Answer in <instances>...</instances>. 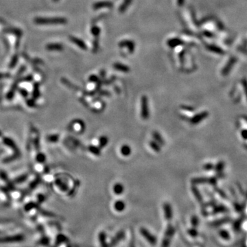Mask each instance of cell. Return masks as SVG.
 Listing matches in <instances>:
<instances>
[{
	"label": "cell",
	"instance_id": "6da1fadb",
	"mask_svg": "<svg viewBox=\"0 0 247 247\" xmlns=\"http://www.w3.org/2000/svg\"><path fill=\"white\" fill-rule=\"evenodd\" d=\"M34 23L38 25H54V24H65L67 19L61 17L56 18H37L34 19Z\"/></svg>",
	"mask_w": 247,
	"mask_h": 247
},
{
	"label": "cell",
	"instance_id": "7a4b0ae2",
	"mask_svg": "<svg viewBox=\"0 0 247 247\" xmlns=\"http://www.w3.org/2000/svg\"><path fill=\"white\" fill-rule=\"evenodd\" d=\"M141 117L143 119H148L150 117L148 99L146 96H143L141 98Z\"/></svg>",
	"mask_w": 247,
	"mask_h": 247
},
{
	"label": "cell",
	"instance_id": "3957f363",
	"mask_svg": "<svg viewBox=\"0 0 247 247\" xmlns=\"http://www.w3.org/2000/svg\"><path fill=\"white\" fill-rule=\"evenodd\" d=\"M207 116H208V113L207 111L200 112V113H198V114L195 115L194 116H193V117L190 119L189 122L193 125L198 124H199L200 122L204 120V119L207 118Z\"/></svg>",
	"mask_w": 247,
	"mask_h": 247
},
{
	"label": "cell",
	"instance_id": "277c9868",
	"mask_svg": "<svg viewBox=\"0 0 247 247\" xmlns=\"http://www.w3.org/2000/svg\"><path fill=\"white\" fill-rule=\"evenodd\" d=\"M140 232H141V234H142V235L144 237V238H145L146 240H148L150 244H153V245L156 244V242H157L156 238H155L154 237V235H152L149 231L146 230V229L142 228L140 229Z\"/></svg>",
	"mask_w": 247,
	"mask_h": 247
},
{
	"label": "cell",
	"instance_id": "5b68a950",
	"mask_svg": "<svg viewBox=\"0 0 247 247\" xmlns=\"http://www.w3.org/2000/svg\"><path fill=\"white\" fill-rule=\"evenodd\" d=\"M113 6V3L109 1H102V2H98L93 4V8L94 10H98L103 8H111Z\"/></svg>",
	"mask_w": 247,
	"mask_h": 247
},
{
	"label": "cell",
	"instance_id": "8992f818",
	"mask_svg": "<svg viewBox=\"0 0 247 247\" xmlns=\"http://www.w3.org/2000/svg\"><path fill=\"white\" fill-rule=\"evenodd\" d=\"M164 216L166 218V220H170L172 216H173V212H172V208L171 204L168 203H165L164 204Z\"/></svg>",
	"mask_w": 247,
	"mask_h": 247
},
{
	"label": "cell",
	"instance_id": "52a82bcc",
	"mask_svg": "<svg viewBox=\"0 0 247 247\" xmlns=\"http://www.w3.org/2000/svg\"><path fill=\"white\" fill-rule=\"evenodd\" d=\"M192 183L193 184H203V183H207L214 184V183H216V179L214 178H211V179H207L203 177L194 178L192 179Z\"/></svg>",
	"mask_w": 247,
	"mask_h": 247
},
{
	"label": "cell",
	"instance_id": "ba28073f",
	"mask_svg": "<svg viewBox=\"0 0 247 247\" xmlns=\"http://www.w3.org/2000/svg\"><path fill=\"white\" fill-rule=\"evenodd\" d=\"M119 47L122 48H125L126 47L129 49V51L130 53H133L134 51V49H135V43L133 41H130V40H124L121 42H119Z\"/></svg>",
	"mask_w": 247,
	"mask_h": 247
},
{
	"label": "cell",
	"instance_id": "9c48e42d",
	"mask_svg": "<svg viewBox=\"0 0 247 247\" xmlns=\"http://www.w3.org/2000/svg\"><path fill=\"white\" fill-rule=\"evenodd\" d=\"M69 39L70 41H72L73 43H75L78 47H79L80 49H83V50H86L87 49V45L85 44V43H84L83 40L80 39V38L74 37H70Z\"/></svg>",
	"mask_w": 247,
	"mask_h": 247
},
{
	"label": "cell",
	"instance_id": "30bf717a",
	"mask_svg": "<svg viewBox=\"0 0 247 247\" xmlns=\"http://www.w3.org/2000/svg\"><path fill=\"white\" fill-rule=\"evenodd\" d=\"M113 207H114V209L115 211H117L118 212H122V211H123L125 209L126 204L123 200H118L115 202Z\"/></svg>",
	"mask_w": 247,
	"mask_h": 247
},
{
	"label": "cell",
	"instance_id": "8fae6325",
	"mask_svg": "<svg viewBox=\"0 0 247 247\" xmlns=\"http://www.w3.org/2000/svg\"><path fill=\"white\" fill-rule=\"evenodd\" d=\"M113 191L114 194L116 195H121L123 194L124 191V187L122 183H117L113 185Z\"/></svg>",
	"mask_w": 247,
	"mask_h": 247
},
{
	"label": "cell",
	"instance_id": "7c38bea8",
	"mask_svg": "<svg viewBox=\"0 0 247 247\" xmlns=\"http://www.w3.org/2000/svg\"><path fill=\"white\" fill-rule=\"evenodd\" d=\"M153 137L155 142H157L158 144H159L161 146H164L165 144V141L162 137L161 134L159 133L157 130H154L153 132Z\"/></svg>",
	"mask_w": 247,
	"mask_h": 247
},
{
	"label": "cell",
	"instance_id": "4fadbf2b",
	"mask_svg": "<svg viewBox=\"0 0 247 247\" xmlns=\"http://www.w3.org/2000/svg\"><path fill=\"white\" fill-rule=\"evenodd\" d=\"M113 68L118 70L119 72H124V73H128L130 71V68H129L127 65H125L124 64H122V63H116L113 65Z\"/></svg>",
	"mask_w": 247,
	"mask_h": 247
},
{
	"label": "cell",
	"instance_id": "5bb4252c",
	"mask_svg": "<svg viewBox=\"0 0 247 247\" xmlns=\"http://www.w3.org/2000/svg\"><path fill=\"white\" fill-rule=\"evenodd\" d=\"M46 49L50 51H61L63 49V45L60 43H51L47 45Z\"/></svg>",
	"mask_w": 247,
	"mask_h": 247
},
{
	"label": "cell",
	"instance_id": "9a60e30c",
	"mask_svg": "<svg viewBox=\"0 0 247 247\" xmlns=\"http://www.w3.org/2000/svg\"><path fill=\"white\" fill-rule=\"evenodd\" d=\"M133 0H124L123 3L120 5V6L119 7L118 11L119 13H124L126 12V10L128 9L129 6L130 5V3H132Z\"/></svg>",
	"mask_w": 247,
	"mask_h": 247
},
{
	"label": "cell",
	"instance_id": "2e32d148",
	"mask_svg": "<svg viewBox=\"0 0 247 247\" xmlns=\"http://www.w3.org/2000/svg\"><path fill=\"white\" fill-rule=\"evenodd\" d=\"M167 43H168V45L169 47L175 48L176 46H178V45H181L183 43V41L181 40H180L178 38H171V39L168 40Z\"/></svg>",
	"mask_w": 247,
	"mask_h": 247
},
{
	"label": "cell",
	"instance_id": "e0dca14e",
	"mask_svg": "<svg viewBox=\"0 0 247 247\" xmlns=\"http://www.w3.org/2000/svg\"><path fill=\"white\" fill-rule=\"evenodd\" d=\"M131 152H132L131 148H130L129 145H127V144L123 145L120 148V153L124 157L129 156V155L131 154Z\"/></svg>",
	"mask_w": 247,
	"mask_h": 247
},
{
	"label": "cell",
	"instance_id": "ac0fdd59",
	"mask_svg": "<svg viewBox=\"0 0 247 247\" xmlns=\"http://www.w3.org/2000/svg\"><path fill=\"white\" fill-rule=\"evenodd\" d=\"M98 142H99L98 146L100 149H102V148H103L107 146V144L108 143V139L107 136L102 135L99 138Z\"/></svg>",
	"mask_w": 247,
	"mask_h": 247
},
{
	"label": "cell",
	"instance_id": "d6986e66",
	"mask_svg": "<svg viewBox=\"0 0 247 247\" xmlns=\"http://www.w3.org/2000/svg\"><path fill=\"white\" fill-rule=\"evenodd\" d=\"M88 150H89L91 153L96 155V156H100L101 154V149L99 148V146L90 145L88 147Z\"/></svg>",
	"mask_w": 247,
	"mask_h": 247
},
{
	"label": "cell",
	"instance_id": "ffe728a7",
	"mask_svg": "<svg viewBox=\"0 0 247 247\" xmlns=\"http://www.w3.org/2000/svg\"><path fill=\"white\" fill-rule=\"evenodd\" d=\"M3 143H4V144H6V146L10 147V148H13V149H14V150H17V146H16L15 143L11 139H9V138H7V137H6V138L3 139Z\"/></svg>",
	"mask_w": 247,
	"mask_h": 247
},
{
	"label": "cell",
	"instance_id": "44dd1931",
	"mask_svg": "<svg viewBox=\"0 0 247 247\" xmlns=\"http://www.w3.org/2000/svg\"><path fill=\"white\" fill-rule=\"evenodd\" d=\"M192 191L194 194V196H195L196 199L198 201H199V202H201V201L203 200V198H202V196H201V194H200L199 190L196 188V187H195V186L192 187Z\"/></svg>",
	"mask_w": 247,
	"mask_h": 247
},
{
	"label": "cell",
	"instance_id": "7402d4cb",
	"mask_svg": "<svg viewBox=\"0 0 247 247\" xmlns=\"http://www.w3.org/2000/svg\"><path fill=\"white\" fill-rule=\"evenodd\" d=\"M149 144L152 149H153L154 152H156V153H159V152L161 151V145L159 144H158L157 142H155V141L154 140L150 141Z\"/></svg>",
	"mask_w": 247,
	"mask_h": 247
},
{
	"label": "cell",
	"instance_id": "603a6c76",
	"mask_svg": "<svg viewBox=\"0 0 247 247\" xmlns=\"http://www.w3.org/2000/svg\"><path fill=\"white\" fill-rule=\"evenodd\" d=\"M56 184L58 186V188L61 189L62 191H68V185L65 184V183H63L61 180L60 179H57L56 181Z\"/></svg>",
	"mask_w": 247,
	"mask_h": 247
},
{
	"label": "cell",
	"instance_id": "cb8c5ba5",
	"mask_svg": "<svg viewBox=\"0 0 247 247\" xmlns=\"http://www.w3.org/2000/svg\"><path fill=\"white\" fill-rule=\"evenodd\" d=\"M91 33L95 37H98L100 33V28H98V26H93L91 29Z\"/></svg>",
	"mask_w": 247,
	"mask_h": 247
},
{
	"label": "cell",
	"instance_id": "d4e9b609",
	"mask_svg": "<svg viewBox=\"0 0 247 247\" xmlns=\"http://www.w3.org/2000/svg\"><path fill=\"white\" fill-rule=\"evenodd\" d=\"M58 138H59V136L58 135H52L48 137V140L49 142L55 143L58 140Z\"/></svg>",
	"mask_w": 247,
	"mask_h": 247
},
{
	"label": "cell",
	"instance_id": "484cf974",
	"mask_svg": "<svg viewBox=\"0 0 247 247\" xmlns=\"http://www.w3.org/2000/svg\"><path fill=\"white\" fill-rule=\"evenodd\" d=\"M17 61H18V56L15 55L14 57L13 58V61H11L10 64V68H15V66L16 65V64L17 63Z\"/></svg>",
	"mask_w": 247,
	"mask_h": 247
},
{
	"label": "cell",
	"instance_id": "4316f807",
	"mask_svg": "<svg viewBox=\"0 0 247 247\" xmlns=\"http://www.w3.org/2000/svg\"><path fill=\"white\" fill-rule=\"evenodd\" d=\"M37 161L40 162V163H42V162H44L45 161V154H42V153L38 154V155L37 156Z\"/></svg>",
	"mask_w": 247,
	"mask_h": 247
},
{
	"label": "cell",
	"instance_id": "83f0119b",
	"mask_svg": "<svg viewBox=\"0 0 247 247\" xmlns=\"http://www.w3.org/2000/svg\"><path fill=\"white\" fill-rule=\"evenodd\" d=\"M26 179H27V175H22V176H19V177H18L17 179H15V182L17 183H23V182H24L25 181H26Z\"/></svg>",
	"mask_w": 247,
	"mask_h": 247
},
{
	"label": "cell",
	"instance_id": "f1b7e54d",
	"mask_svg": "<svg viewBox=\"0 0 247 247\" xmlns=\"http://www.w3.org/2000/svg\"><path fill=\"white\" fill-rule=\"evenodd\" d=\"M89 80L90 81V82H91V83H98L99 78H98V77L96 76H95V75H91V76L89 77Z\"/></svg>",
	"mask_w": 247,
	"mask_h": 247
},
{
	"label": "cell",
	"instance_id": "f546056e",
	"mask_svg": "<svg viewBox=\"0 0 247 247\" xmlns=\"http://www.w3.org/2000/svg\"><path fill=\"white\" fill-rule=\"evenodd\" d=\"M98 48H99V41H98V40H96V41H95L93 42V51L96 52L98 50Z\"/></svg>",
	"mask_w": 247,
	"mask_h": 247
},
{
	"label": "cell",
	"instance_id": "4dcf8cb0",
	"mask_svg": "<svg viewBox=\"0 0 247 247\" xmlns=\"http://www.w3.org/2000/svg\"><path fill=\"white\" fill-rule=\"evenodd\" d=\"M34 98H37L38 96V93H39V90H38V87L37 84H35V88H34Z\"/></svg>",
	"mask_w": 247,
	"mask_h": 247
},
{
	"label": "cell",
	"instance_id": "1f68e13d",
	"mask_svg": "<svg viewBox=\"0 0 247 247\" xmlns=\"http://www.w3.org/2000/svg\"><path fill=\"white\" fill-rule=\"evenodd\" d=\"M181 108L184 111H194V108L191 107H189V106H182Z\"/></svg>",
	"mask_w": 247,
	"mask_h": 247
},
{
	"label": "cell",
	"instance_id": "d6a6232c",
	"mask_svg": "<svg viewBox=\"0 0 247 247\" xmlns=\"http://www.w3.org/2000/svg\"><path fill=\"white\" fill-rule=\"evenodd\" d=\"M241 135L243 137V138L245 139H247V130H242Z\"/></svg>",
	"mask_w": 247,
	"mask_h": 247
},
{
	"label": "cell",
	"instance_id": "836d02e7",
	"mask_svg": "<svg viewBox=\"0 0 247 247\" xmlns=\"http://www.w3.org/2000/svg\"><path fill=\"white\" fill-rule=\"evenodd\" d=\"M212 168H213L212 164H206V165L204 166V168L205 169V170H211V169Z\"/></svg>",
	"mask_w": 247,
	"mask_h": 247
},
{
	"label": "cell",
	"instance_id": "e575fe53",
	"mask_svg": "<svg viewBox=\"0 0 247 247\" xmlns=\"http://www.w3.org/2000/svg\"><path fill=\"white\" fill-rule=\"evenodd\" d=\"M0 177H1L2 179H3V180H6L7 179V176H6V174L5 172H0Z\"/></svg>",
	"mask_w": 247,
	"mask_h": 247
},
{
	"label": "cell",
	"instance_id": "d590c367",
	"mask_svg": "<svg viewBox=\"0 0 247 247\" xmlns=\"http://www.w3.org/2000/svg\"><path fill=\"white\" fill-rule=\"evenodd\" d=\"M10 75L8 73H0V79L3 78H8Z\"/></svg>",
	"mask_w": 247,
	"mask_h": 247
},
{
	"label": "cell",
	"instance_id": "8d00e7d4",
	"mask_svg": "<svg viewBox=\"0 0 247 247\" xmlns=\"http://www.w3.org/2000/svg\"><path fill=\"white\" fill-rule=\"evenodd\" d=\"M223 167V164H218V165L216 166V169H217V170L218 171H220V170H221V169H222V168Z\"/></svg>",
	"mask_w": 247,
	"mask_h": 247
},
{
	"label": "cell",
	"instance_id": "74e56055",
	"mask_svg": "<svg viewBox=\"0 0 247 247\" xmlns=\"http://www.w3.org/2000/svg\"><path fill=\"white\" fill-rule=\"evenodd\" d=\"M244 92L246 94V96L247 98V83H246V82H244Z\"/></svg>",
	"mask_w": 247,
	"mask_h": 247
},
{
	"label": "cell",
	"instance_id": "f35d334b",
	"mask_svg": "<svg viewBox=\"0 0 247 247\" xmlns=\"http://www.w3.org/2000/svg\"><path fill=\"white\" fill-rule=\"evenodd\" d=\"M183 2H184V0H178V4L179 6H181L183 4Z\"/></svg>",
	"mask_w": 247,
	"mask_h": 247
},
{
	"label": "cell",
	"instance_id": "ab89813d",
	"mask_svg": "<svg viewBox=\"0 0 247 247\" xmlns=\"http://www.w3.org/2000/svg\"><path fill=\"white\" fill-rule=\"evenodd\" d=\"M52 1H53V2H58V0H52Z\"/></svg>",
	"mask_w": 247,
	"mask_h": 247
}]
</instances>
